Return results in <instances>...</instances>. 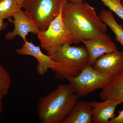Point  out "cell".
Instances as JSON below:
<instances>
[{
  "instance_id": "11",
  "label": "cell",
  "mask_w": 123,
  "mask_h": 123,
  "mask_svg": "<svg viewBox=\"0 0 123 123\" xmlns=\"http://www.w3.org/2000/svg\"><path fill=\"white\" fill-rule=\"evenodd\" d=\"M92 108V123H108L115 117L117 107L122 103L113 99H108L103 102H90Z\"/></svg>"
},
{
  "instance_id": "8",
  "label": "cell",
  "mask_w": 123,
  "mask_h": 123,
  "mask_svg": "<svg viewBox=\"0 0 123 123\" xmlns=\"http://www.w3.org/2000/svg\"><path fill=\"white\" fill-rule=\"evenodd\" d=\"M15 52L19 55L31 56L36 58L38 63L37 73L40 76L45 75L49 69L57 68L59 65L57 62L53 60L52 56L43 53L39 46H36L27 40L24 42L21 48L16 49Z\"/></svg>"
},
{
  "instance_id": "20",
  "label": "cell",
  "mask_w": 123,
  "mask_h": 123,
  "mask_svg": "<svg viewBox=\"0 0 123 123\" xmlns=\"http://www.w3.org/2000/svg\"><path fill=\"white\" fill-rule=\"evenodd\" d=\"M4 95L0 93V118L3 111V98Z\"/></svg>"
},
{
  "instance_id": "4",
  "label": "cell",
  "mask_w": 123,
  "mask_h": 123,
  "mask_svg": "<svg viewBox=\"0 0 123 123\" xmlns=\"http://www.w3.org/2000/svg\"><path fill=\"white\" fill-rule=\"evenodd\" d=\"M61 13L62 10L47 30L40 31L37 34L41 47L50 56H53L64 44L75 43L73 36L62 20Z\"/></svg>"
},
{
  "instance_id": "2",
  "label": "cell",
  "mask_w": 123,
  "mask_h": 123,
  "mask_svg": "<svg viewBox=\"0 0 123 123\" xmlns=\"http://www.w3.org/2000/svg\"><path fill=\"white\" fill-rule=\"evenodd\" d=\"M79 97L69 84L58 86L40 98L37 105L38 117L42 123H62Z\"/></svg>"
},
{
  "instance_id": "13",
  "label": "cell",
  "mask_w": 123,
  "mask_h": 123,
  "mask_svg": "<svg viewBox=\"0 0 123 123\" xmlns=\"http://www.w3.org/2000/svg\"><path fill=\"white\" fill-rule=\"evenodd\" d=\"M99 95L104 101L113 99L123 103V70L115 77L110 85L102 89Z\"/></svg>"
},
{
  "instance_id": "3",
  "label": "cell",
  "mask_w": 123,
  "mask_h": 123,
  "mask_svg": "<svg viewBox=\"0 0 123 123\" xmlns=\"http://www.w3.org/2000/svg\"><path fill=\"white\" fill-rule=\"evenodd\" d=\"M59 63L57 68L51 69L60 80L76 77L89 64V56L85 46H72L65 44L52 56Z\"/></svg>"
},
{
  "instance_id": "12",
  "label": "cell",
  "mask_w": 123,
  "mask_h": 123,
  "mask_svg": "<svg viewBox=\"0 0 123 123\" xmlns=\"http://www.w3.org/2000/svg\"><path fill=\"white\" fill-rule=\"evenodd\" d=\"M92 116L90 102L78 100L62 123H92Z\"/></svg>"
},
{
  "instance_id": "5",
  "label": "cell",
  "mask_w": 123,
  "mask_h": 123,
  "mask_svg": "<svg viewBox=\"0 0 123 123\" xmlns=\"http://www.w3.org/2000/svg\"><path fill=\"white\" fill-rule=\"evenodd\" d=\"M114 77L95 70L88 64L78 76L67 79L69 85L79 97H85L99 89H104L110 85Z\"/></svg>"
},
{
  "instance_id": "7",
  "label": "cell",
  "mask_w": 123,
  "mask_h": 123,
  "mask_svg": "<svg viewBox=\"0 0 123 123\" xmlns=\"http://www.w3.org/2000/svg\"><path fill=\"white\" fill-rule=\"evenodd\" d=\"M13 20L9 18L10 22L14 25L13 31H9L5 36V38L8 40L14 39L18 36L24 41H26V36L29 33L37 34L40 30L37 25L33 20L29 13L22 9L17 11L13 15Z\"/></svg>"
},
{
  "instance_id": "1",
  "label": "cell",
  "mask_w": 123,
  "mask_h": 123,
  "mask_svg": "<svg viewBox=\"0 0 123 123\" xmlns=\"http://www.w3.org/2000/svg\"><path fill=\"white\" fill-rule=\"evenodd\" d=\"M61 15L75 43L106 33V25L97 14L94 8L87 2H66L62 7Z\"/></svg>"
},
{
  "instance_id": "23",
  "label": "cell",
  "mask_w": 123,
  "mask_h": 123,
  "mask_svg": "<svg viewBox=\"0 0 123 123\" xmlns=\"http://www.w3.org/2000/svg\"><path fill=\"white\" fill-rule=\"evenodd\" d=\"M122 4H123V0H122Z\"/></svg>"
},
{
  "instance_id": "15",
  "label": "cell",
  "mask_w": 123,
  "mask_h": 123,
  "mask_svg": "<svg viewBox=\"0 0 123 123\" xmlns=\"http://www.w3.org/2000/svg\"><path fill=\"white\" fill-rule=\"evenodd\" d=\"M22 8L20 0H0V19L13 17L15 13Z\"/></svg>"
},
{
  "instance_id": "6",
  "label": "cell",
  "mask_w": 123,
  "mask_h": 123,
  "mask_svg": "<svg viewBox=\"0 0 123 123\" xmlns=\"http://www.w3.org/2000/svg\"><path fill=\"white\" fill-rule=\"evenodd\" d=\"M63 0H27L23 8L31 15L40 31H44L59 14Z\"/></svg>"
},
{
  "instance_id": "14",
  "label": "cell",
  "mask_w": 123,
  "mask_h": 123,
  "mask_svg": "<svg viewBox=\"0 0 123 123\" xmlns=\"http://www.w3.org/2000/svg\"><path fill=\"white\" fill-rule=\"evenodd\" d=\"M99 15L103 22L110 27L115 34L116 37L115 39L123 47V28L117 22L112 12L103 10L100 12Z\"/></svg>"
},
{
  "instance_id": "10",
  "label": "cell",
  "mask_w": 123,
  "mask_h": 123,
  "mask_svg": "<svg viewBox=\"0 0 123 123\" xmlns=\"http://www.w3.org/2000/svg\"><path fill=\"white\" fill-rule=\"evenodd\" d=\"M92 66L95 70L115 78L123 70V52L118 51L102 55Z\"/></svg>"
},
{
  "instance_id": "19",
  "label": "cell",
  "mask_w": 123,
  "mask_h": 123,
  "mask_svg": "<svg viewBox=\"0 0 123 123\" xmlns=\"http://www.w3.org/2000/svg\"><path fill=\"white\" fill-rule=\"evenodd\" d=\"M8 26V23L7 22H5L4 20L0 19V31L5 30Z\"/></svg>"
},
{
  "instance_id": "16",
  "label": "cell",
  "mask_w": 123,
  "mask_h": 123,
  "mask_svg": "<svg viewBox=\"0 0 123 123\" xmlns=\"http://www.w3.org/2000/svg\"><path fill=\"white\" fill-rule=\"evenodd\" d=\"M11 84V78L9 74L0 63V93L4 96L8 94Z\"/></svg>"
},
{
  "instance_id": "9",
  "label": "cell",
  "mask_w": 123,
  "mask_h": 123,
  "mask_svg": "<svg viewBox=\"0 0 123 123\" xmlns=\"http://www.w3.org/2000/svg\"><path fill=\"white\" fill-rule=\"evenodd\" d=\"M88 50L89 64L92 65L102 55L118 51L116 44L106 33L100 34L89 40L82 41Z\"/></svg>"
},
{
  "instance_id": "22",
  "label": "cell",
  "mask_w": 123,
  "mask_h": 123,
  "mask_svg": "<svg viewBox=\"0 0 123 123\" xmlns=\"http://www.w3.org/2000/svg\"><path fill=\"white\" fill-rule=\"evenodd\" d=\"M27 0H20V2H21V4L22 5V8L23 6V5H24V3L26 2V1Z\"/></svg>"
},
{
  "instance_id": "17",
  "label": "cell",
  "mask_w": 123,
  "mask_h": 123,
  "mask_svg": "<svg viewBox=\"0 0 123 123\" xmlns=\"http://www.w3.org/2000/svg\"><path fill=\"white\" fill-rule=\"evenodd\" d=\"M105 6L123 20V5L122 0H100Z\"/></svg>"
},
{
  "instance_id": "21",
  "label": "cell",
  "mask_w": 123,
  "mask_h": 123,
  "mask_svg": "<svg viewBox=\"0 0 123 123\" xmlns=\"http://www.w3.org/2000/svg\"><path fill=\"white\" fill-rule=\"evenodd\" d=\"M86 0H63L64 4L67 2H80L84 1Z\"/></svg>"
},
{
  "instance_id": "18",
  "label": "cell",
  "mask_w": 123,
  "mask_h": 123,
  "mask_svg": "<svg viewBox=\"0 0 123 123\" xmlns=\"http://www.w3.org/2000/svg\"><path fill=\"white\" fill-rule=\"evenodd\" d=\"M119 112V114L118 115L111 119L108 123H123V110Z\"/></svg>"
}]
</instances>
